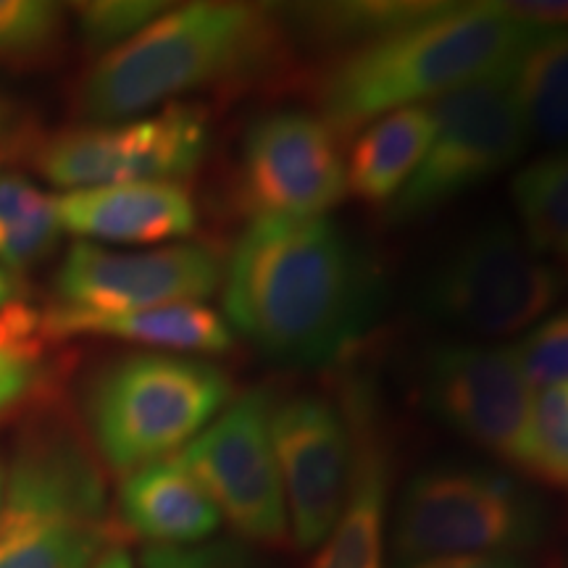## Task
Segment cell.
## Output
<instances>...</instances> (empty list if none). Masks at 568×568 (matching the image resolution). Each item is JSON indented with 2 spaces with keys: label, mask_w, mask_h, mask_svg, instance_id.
I'll list each match as a JSON object with an SVG mask.
<instances>
[{
  "label": "cell",
  "mask_w": 568,
  "mask_h": 568,
  "mask_svg": "<svg viewBox=\"0 0 568 568\" xmlns=\"http://www.w3.org/2000/svg\"><path fill=\"white\" fill-rule=\"evenodd\" d=\"M224 318L284 366H326L353 351L379 314L372 255L332 216L251 219L224 264Z\"/></svg>",
  "instance_id": "obj_1"
},
{
  "label": "cell",
  "mask_w": 568,
  "mask_h": 568,
  "mask_svg": "<svg viewBox=\"0 0 568 568\" xmlns=\"http://www.w3.org/2000/svg\"><path fill=\"white\" fill-rule=\"evenodd\" d=\"M293 34L282 6L203 0L166 9L88 71L77 109L88 124H116L190 92L276 74Z\"/></svg>",
  "instance_id": "obj_2"
},
{
  "label": "cell",
  "mask_w": 568,
  "mask_h": 568,
  "mask_svg": "<svg viewBox=\"0 0 568 568\" xmlns=\"http://www.w3.org/2000/svg\"><path fill=\"white\" fill-rule=\"evenodd\" d=\"M500 3H445L429 19L326 61L311 103L339 140L506 69L531 40Z\"/></svg>",
  "instance_id": "obj_3"
},
{
  "label": "cell",
  "mask_w": 568,
  "mask_h": 568,
  "mask_svg": "<svg viewBox=\"0 0 568 568\" xmlns=\"http://www.w3.org/2000/svg\"><path fill=\"white\" fill-rule=\"evenodd\" d=\"M116 529L98 460L74 432L40 424L19 439L0 500V568H92Z\"/></svg>",
  "instance_id": "obj_4"
},
{
  "label": "cell",
  "mask_w": 568,
  "mask_h": 568,
  "mask_svg": "<svg viewBox=\"0 0 568 568\" xmlns=\"http://www.w3.org/2000/svg\"><path fill=\"white\" fill-rule=\"evenodd\" d=\"M232 400V376L209 358L145 351L122 355L92 379L84 414L98 456L126 477L176 456Z\"/></svg>",
  "instance_id": "obj_5"
},
{
  "label": "cell",
  "mask_w": 568,
  "mask_h": 568,
  "mask_svg": "<svg viewBox=\"0 0 568 568\" xmlns=\"http://www.w3.org/2000/svg\"><path fill=\"white\" fill-rule=\"evenodd\" d=\"M564 287V268L531 251L518 226L493 219L439 255L422 284V305L464 335L497 339L542 322Z\"/></svg>",
  "instance_id": "obj_6"
},
{
  "label": "cell",
  "mask_w": 568,
  "mask_h": 568,
  "mask_svg": "<svg viewBox=\"0 0 568 568\" xmlns=\"http://www.w3.org/2000/svg\"><path fill=\"white\" fill-rule=\"evenodd\" d=\"M545 529L542 506L516 479L485 466L418 471L397 503L393 545L403 564L500 556L531 548Z\"/></svg>",
  "instance_id": "obj_7"
},
{
  "label": "cell",
  "mask_w": 568,
  "mask_h": 568,
  "mask_svg": "<svg viewBox=\"0 0 568 568\" xmlns=\"http://www.w3.org/2000/svg\"><path fill=\"white\" fill-rule=\"evenodd\" d=\"M510 67L432 103L435 132L414 176L387 209L389 222L410 224L432 216L508 172L527 153L531 142Z\"/></svg>",
  "instance_id": "obj_8"
},
{
  "label": "cell",
  "mask_w": 568,
  "mask_h": 568,
  "mask_svg": "<svg viewBox=\"0 0 568 568\" xmlns=\"http://www.w3.org/2000/svg\"><path fill=\"white\" fill-rule=\"evenodd\" d=\"M211 116L197 103H169L116 124H84L48 140L38 166L55 187L90 190L126 182H180L201 166Z\"/></svg>",
  "instance_id": "obj_9"
},
{
  "label": "cell",
  "mask_w": 568,
  "mask_h": 568,
  "mask_svg": "<svg viewBox=\"0 0 568 568\" xmlns=\"http://www.w3.org/2000/svg\"><path fill=\"white\" fill-rule=\"evenodd\" d=\"M272 403L268 389L240 395L176 456L240 537L284 548L293 539L272 443Z\"/></svg>",
  "instance_id": "obj_10"
},
{
  "label": "cell",
  "mask_w": 568,
  "mask_h": 568,
  "mask_svg": "<svg viewBox=\"0 0 568 568\" xmlns=\"http://www.w3.org/2000/svg\"><path fill=\"white\" fill-rule=\"evenodd\" d=\"M418 395L426 414L503 464L527 471L535 389L510 345L443 343L424 355Z\"/></svg>",
  "instance_id": "obj_11"
},
{
  "label": "cell",
  "mask_w": 568,
  "mask_h": 568,
  "mask_svg": "<svg viewBox=\"0 0 568 568\" xmlns=\"http://www.w3.org/2000/svg\"><path fill=\"white\" fill-rule=\"evenodd\" d=\"M237 193L251 219L329 216L347 195L339 138L314 111L261 113L240 142Z\"/></svg>",
  "instance_id": "obj_12"
},
{
  "label": "cell",
  "mask_w": 568,
  "mask_h": 568,
  "mask_svg": "<svg viewBox=\"0 0 568 568\" xmlns=\"http://www.w3.org/2000/svg\"><path fill=\"white\" fill-rule=\"evenodd\" d=\"M222 255L203 243L111 251L77 240L55 274L61 305L92 314L203 303L222 287Z\"/></svg>",
  "instance_id": "obj_13"
},
{
  "label": "cell",
  "mask_w": 568,
  "mask_h": 568,
  "mask_svg": "<svg viewBox=\"0 0 568 568\" xmlns=\"http://www.w3.org/2000/svg\"><path fill=\"white\" fill-rule=\"evenodd\" d=\"M272 443L290 539L301 550H314L335 529L351 487L353 435L343 403L322 393L272 403Z\"/></svg>",
  "instance_id": "obj_14"
},
{
  "label": "cell",
  "mask_w": 568,
  "mask_h": 568,
  "mask_svg": "<svg viewBox=\"0 0 568 568\" xmlns=\"http://www.w3.org/2000/svg\"><path fill=\"white\" fill-rule=\"evenodd\" d=\"M343 403L353 435L351 487L335 529L318 545L311 568H385L389 453L374 387L351 382Z\"/></svg>",
  "instance_id": "obj_15"
},
{
  "label": "cell",
  "mask_w": 568,
  "mask_h": 568,
  "mask_svg": "<svg viewBox=\"0 0 568 568\" xmlns=\"http://www.w3.org/2000/svg\"><path fill=\"white\" fill-rule=\"evenodd\" d=\"M63 230L84 243L161 245L195 232L197 209L182 182H126L59 197Z\"/></svg>",
  "instance_id": "obj_16"
},
{
  "label": "cell",
  "mask_w": 568,
  "mask_h": 568,
  "mask_svg": "<svg viewBox=\"0 0 568 568\" xmlns=\"http://www.w3.org/2000/svg\"><path fill=\"white\" fill-rule=\"evenodd\" d=\"M119 521L151 548H190L222 527V516L180 456L130 471L119 487Z\"/></svg>",
  "instance_id": "obj_17"
},
{
  "label": "cell",
  "mask_w": 568,
  "mask_h": 568,
  "mask_svg": "<svg viewBox=\"0 0 568 568\" xmlns=\"http://www.w3.org/2000/svg\"><path fill=\"white\" fill-rule=\"evenodd\" d=\"M45 335L105 337L119 343L151 347L159 353H205L232 351L234 337L226 318L203 303L166 305V308L119 311V314H92L59 305L45 314Z\"/></svg>",
  "instance_id": "obj_18"
},
{
  "label": "cell",
  "mask_w": 568,
  "mask_h": 568,
  "mask_svg": "<svg viewBox=\"0 0 568 568\" xmlns=\"http://www.w3.org/2000/svg\"><path fill=\"white\" fill-rule=\"evenodd\" d=\"M432 132V103L387 113L355 132L345 159L347 195L374 209H389L422 163Z\"/></svg>",
  "instance_id": "obj_19"
},
{
  "label": "cell",
  "mask_w": 568,
  "mask_h": 568,
  "mask_svg": "<svg viewBox=\"0 0 568 568\" xmlns=\"http://www.w3.org/2000/svg\"><path fill=\"white\" fill-rule=\"evenodd\" d=\"M531 145L568 148V32L531 34L510 67Z\"/></svg>",
  "instance_id": "obj_20"
},
{
  "label": "cell",
  "mask_w": 568,
  "mask_h": 568,
  "mask_svg": "<svg viewBox=\"0 0 568 568\" xmlns=\"http://www.w3.org/2000/svg\"><path fill=\"white\" fill-rule=\"evenodd\" d=\"M443 6L445 3H432V0L429 3L426 0H353V3L282 6V13L293 38L345 53L429 19Z\"/></svg>",
  "instance_id": "obj_21"
},
{
  "label": "cell",
  "mask_w": 568,
  "mask_h": 568,
  "mask_svg": "<svg viewBox=\"0 0 568 568\" xmlns=\"http://www.w3.org/2000/svg\"><path fill=\"white\" fill-rule=\"evenodd\" d=\"M518 232L568 276V148L529 161L510 182Z\"/></svg>",
  "instance_id": "obj_22"
},
{
  "label": "cell",
  "mask_w": 568,
  "mask_h": 568,
  "mask_svg": "<svg viewBox=\"0 0 568 568\" xmlns=\"http://www.w3.org/2000/svg\"><path fill=\"white\" fill-rule=\"evenodd\" d=\"M61 232L59 197L27 176H0V266L6 272L32 268L53 251Z\"/></svg>",
  "instance_id": "obj_23"
},
{
  "label": "cell",
  "mask_w": 568,
  "mask_h": 568,
  "mask_svg": "<svg viewBox=\"0 0 568 568\" xmlns=\"http://www.w3.org/2000/svg\"><path fill=\"white\" fill-rule=\"evenodd\" d=\"M527 474L568 493V385L535 397Z\"/></svg>",
  "instance_id": "obj_24"
},
{
  "label": "cell",
  "mask_w": 568,
  "mask_h": 568,
  "mask_svg": "<svg viewBox=\"0 0 568 568\" xmlns=\"http://www.w3.org/2000/svg\"><path fill=\"white\" fill-rule=\"evenodd\" d=\"M166 9L169 3H159V0H95V3H77V32H80V40L88 51L105 55L122 48L124 42H130L134 34H140Z\"/></svg>",
  "instance_id": "obj_25"
},
{
  "label": "cell",
  "mask_w": 568,
  "mask_h": 568,
  "mask_svg": "<svg viewBox=\"0 0 568 568\" xmlns=\"http://www.w3.org/2000/svg\"><path fill=\"white\" fill-rule=\"evenodd\" d=\"M516 364L531 389L566 387L568 385V308L545 316L531 329L510 345Z\"/></svg>",
  "instance_id": "obj_26"
},
{
  "label": "cell",
  "mask_w": 568,
  "mask_h": 568,
  "mask_svg": "<svg viewBox=\"0 0 568 568\" xmlns=\"http://www.w3.org/2000/svg\"><path fill=\"white\" fill-rule=\"evenodd\" d=\"M63 9L40 0H0V59L40 53L61 30Z\"/></svg>",
  "instance_id": "obj_27"
},
{
  "label": "cell",
  "mask_w": 568,
  "mask_h": 568,
  "mask_svg": "<svg viewBox=\"0 0 568 568\" xmlns=\"http://www.w3.org/2000/svg\"><path fill=\"white\" fill-rule=\"evenodd\" d=\"M140 568H251L237 552L222 545H190V548H151L140 556Z\"/></svg>",
  "instance_id": "obj_28"
},
{
  "label": "cell",
  "mask_w": 568,
  "mask_h": 568,
  "mask_svg": "<svg viewBox=\"0 0 568 568\" xmlns=\"http://www.w3.org/2000/svg\"><path fill=\"white\" fill-rule=\"evenodd\" d=\"M38 361L0 347V414H6V410L24 400L38 387Z\"/></svg>",
  "instance_id": "obj_29"
},
{
  "label": "cell",
  "mask_w": 568,
  "mask_h": 568,
  "mask_svg": "<svg viewBox=\"0 0 568 568\" xmlns=\"http://www.w3.org/2000/svg\"><path fill=\"white\" fill-rule=\"evenodd\" d=\"M500 9L506 11L516 24L527 27L535 34L548 32H568V0L558 3V0H548V3H537V0H527V3H510L503 0Z\"/></svg>",
  "instance_id": "obj_30"
},
{
  "label": "cell",
  "mask_w": 568,
  "mask_h": 568,
  "mask_svg": "<svg viewBox=\"0 0 568 568\" xmlns=\"http://www.w3.org/2000/svg\"><path fill=\"white\" fill-rule=\"evenodd\" d=\"M400 568H529L527 560L516 552H500V556H458V558H429L410 560Z\"/></svg>",
  "instance_id": "obj_31"
},
{
  "label": "cell",
  "mask_w": 568,
  "mask_h": 568,
  "mask_svg": "<svg viewBox=\"0 0 568 568\" xmlns=\"http://www.w3.org/2000/svg\"><path fill=\"white\" fill-rule=\"evenodd\" d=\"M17 295H19L17 280H13L11 272H6V268L0 266V308L17 303Z\"/></svg>",
  "instance_id": "obj_32"
},
{
  "label": "cell",
  "mask_w": 568,
  "mask_h": 568,
  "mask_svg": "<svg viewBox=\"0 0 568 568\" xmlns=\"http://www.w3.org/2000/svg\"><path fill=\"white\" fill-rule=\"evenodd\" d=\"M92 568H134V564H132L130 552L122 548H111Z\"/></svg>",
  "instance_id": "obj_33"
},
{
  "label": "cell",
  "mask_w": 568,
  "mask_h": 568,
  "mask_svg": "<svg viewBox=\"0 0 568 568\" xmlns=\"http://www.w3.org/2000/svg\"><path fill=\"white\" fill-rule=\"evenodd\" d=\"M3 481H6V466L3 460H0V500H3Z\"/></svg>",
  "instance_id": "obj_34"
}]
</instances>
